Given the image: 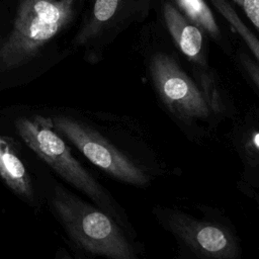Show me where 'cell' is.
<instances>
[{"mask_svg": "<svg viewBox=\"0 0 259 259\" xmlns=\"http://www.w3.org/2000/svg\"><path fill=\"white\" fill-rule=\"evenodd\" d=\"M50 204L71 242L80 250L111 259H135L136 250L114 218L62 185L53 189Z\"/></svg>", "mask_w": 259, "mask_h": 259, "instance_id": "1", "label": "cell"}, {"mask_svg": "<svg viewBox=\"0 0 259 259\" xmlns=\"http://www.w3.org/2000/svg\"><path fill=\"white\" fill-rule=\"evenodd\" d=\"M240 60L243 68L248 73L249 77L259 90V64L255 63L251 58L246 55H242Z\"/></svg>", "mask_w": 259, "mask_h": 259, "instance_id": "14", "label": "cell"}, {"mask_svg": "<svg viewBox=\"0 0 259 259\" xmlns=\"http://www.w3.org/2000/svg\"><path fill=\"white\" fill-rule=\"evenodd\" d=\"M163 16L167 28L180 52L196 66L205 67L203 31L169 1L163 4Z\"/></svg>", "mask_w": 259, "mask_h": 259, "instance_id": "7", "label": "cell"}, {"mask_svg": "<svg viewBox=\"0 0 259 259\" xmlns=\"http://www.w3.org/2000/svg\"><path fill=\"white\" fill-rule=\"evenodd\" d=\"M160 219L165 228L197 256L235 259L240 254L235 236L223 226L171 209L161 210Z\"/></svg>", "mask_w": 259, "mask_h": 259, "instance_id": "6", "label": "cell"}, {"mask_svg": "<svg viewBox=\"0 0 259 259\" xmlns=\"http://www.w3.org/2000/svg\"><path fill=\"white\" fill-rule=\"evenodd\" d=\"M0 178L21 199L34 202L30 176L9 139L3 136H0Z\"/></svg>", "mask_w": 259, "mask_h": 259, "instance_id": "9", "label": "cell"}, {"mask_svg": "<svg viewBox=\"0 0 259 259\" xmlns=\"http://www.w3.org/2000/svg\"><path fill=\"white\" fill-rule=\"evenodd\" d=\"M233 5H237L253 26L259 31V0H228Z\"/></svg>", "mask_w": 259, "mask_h": 259, "instance_id": "13", "label": "cell"}, {"mask_svg": "<svg viewBox=\"0 0 259 259\" xmlns=\"http://www.w3.org/2000/svg\"><path fill=\"white\" fill-rule=\"evenodd\" d=\"M153 84L167 108L179 119L192 121L209 116V109L197 85L165 53H156L150 61Z\"/></svg>", "mask_w": 259, "mask_h": 259, "instance_id": "5", "label": "cell"}, {"mask_svg": "<svg viewBox=\"0 0 259 259\" xmlns=\"http://www.w3.org/2000/svg\"><path fill=\"white\" fill-rule=\"evenodd\" d=\"M196 78L197 85L203 95L210 113L222 114L225 110V103L212 74L199 67L198 71L196 72Z\"/></svg>", "mask_w": 259, "mask_h": 259, "instance_id": "12", "label": "cell"}, {"mask_svg": "<svg viewBox=\"0 0 259 259\" xmlns=\"http://www.w3.org/2000/svg\"><path fill=\"white\" fill-rule=\"evenodd\" d=\"M78 0H21L12 29L0 48V71L31 61L72 21Z\"/></svg>", "mask_w": 259, "mask_h": 259, "instance_id": "2", "label": "cell"}, {"mask_svg": "<svg viewBox=\"0 0 259 259\" xmlns=\"http://www.w3.org/2000/svg\"><path fill=\"white\" fill-rule=\"evenodd\" d=\"M213 7L225 17L227 22L236 30V32L242 37L249 50L259 64V38L253 33V31L246 25L242 18L237 13L234 5L228 0H209Z\"/></svg>", "mask_w": 259, "mask_h": 259, "instance_id": "11", "label": "cell"}, {"mask_svg": "<svg viewBox=\"0 0 259 259\" xmlns=\"http://www.w3.org/2000/svg\"><path fill=\"white\" fill-rule=\"evenodd\" d=\"M184 15L203 32L213 38L221 37L220 27L213 13L204 0H174Z\"/></svg>", "mask_w": 259, "mask_h": 259, "instance_id": "10", "label": "cell"}, {"mask_svg": "<svg viewBox=\"0 0 259 259\" xmlns=\"http://www.w3.org/2000/svg\"><path fill=\"white\" fill-rule=\"evenodd\" d=\"M51 118L58 134L111 177L139 187L149 183V176L139 165L86 122L69 115Z\"/></svg>", "mask_w": 259, "mask_h": 259, "instance_id": "4", "label": "cell"}, {"mask_svg": "<svg viewBox=\"0 0 259 259\" xmlns=\"http://www.w3.org/2000/svg\"><path fill=\"white\" fill-rule=\"evenodd\" d=\"M246 153L249 158L259 163V132H253L245 144Z\"/></svg>", "mask_w": 259, "mask_h": 259, "instance_id": "15", "label": "cell"}, {"mask_svg": "<svg viewBox=\"0 0 259 259\" xmlns=\"http://www.w3.org/2000/svg\"><path fill=\"white\" fill-rule=\"evenodd\" d=\"M15 126L26 146L62 179L86 194L112 218H119L115 201L73 156L62 136L55 130L51 117L38 114L23 116L15 121Z\"/></svg>", "mask_w": 259, "mask_h": 259, "instance_id": "3", "label": "cell"}, {"mask_svg": "<svg viewBox=\"0 0 259 259\" xmlns=\"http://www.w3.org/2000/svg\"><path fill=\"white\" fill-rule=\"evenodd\" d=\"M143 0H94L91 13L74 38L76 46H84L101 35L121 17L132 14Z\"/></svg>", "mask_w": 259, "mask_h": 259, "instance_id": "8", "label": "cell"}]
</instances>
